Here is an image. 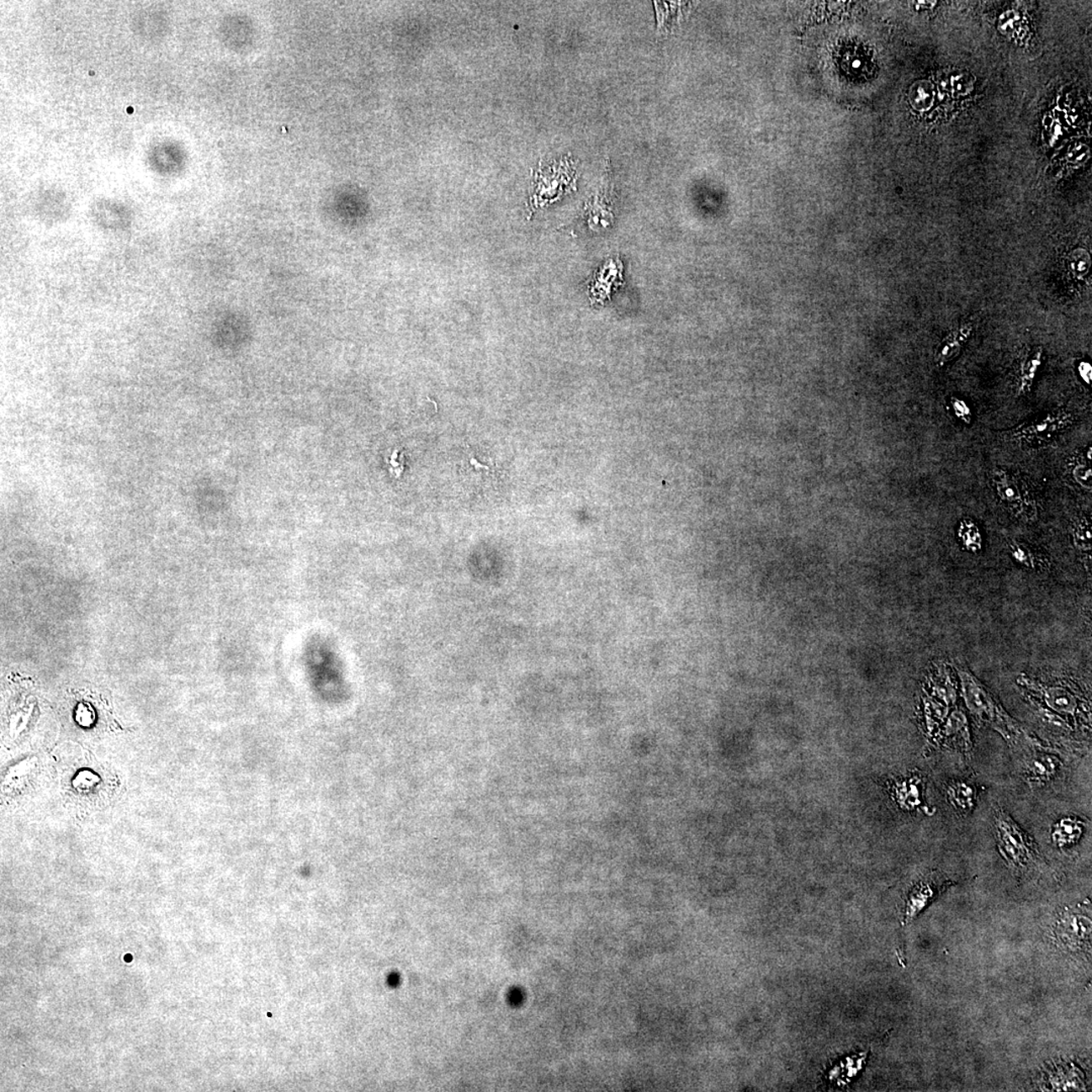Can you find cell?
Returning <instances> with one entry per match:
<instances>
[{"label":"cell","mask_w":1092,"mask_h":1092,"mask_svg":"<svg viewBox=\"0 0 1092 1092\" xmlns=\"http://www.w3.org/2000/svg\"><path fill=\"white\" fill-rule=\"evenodd\" d=\"M132 958H133V957H132L131 955H127L126 957H125V961H126V962H131V961H132Z\"/></svg>","instance_id":"cell-21"},{"label":"cell","mask_w":1092,"mask_h":1092,"mask_svg":"<svg viewBox=\"0 0 1092 1092\" xmlns=\"http://www.w3.org/2000/svg\"><path fill=\"white\" fill-rule=\"evenodd\" d=\"M1079 374L1086 384L1091 383L1092 368L1089 363H1081L1079 365Z\"/></svg>","instance_id":"cell-19"},{"label":"cell","mask_w":1092,"mask_h":1092,"mask_svg":"<svg viewBox=\"0 0 1092 1092\" xmlns=\"http://www.w3.org/2000/svg\"><path fill=\"white\" fill-rule=\"evenodd\" d=\"M574 174V169L568 162L565 164L564 162L549 168H540L539 172L535 175L534 192L531 197L533 209L553 203L560 195L568 192L569 188H573Z\"/></svg>","instance_id":"cell-4"},{"label":"cell","mask_w":1092,"mask_h":1092,"mask_svg":"<svg viewBox=\"0 0 1092 1092\" xmlns=\"http://www.w3.org/2000/svg\"><path fill=\"white\" fill-rule=\"evenodd\" d=\"M1042 697L1050 708L1060 714L1073 716L1079 710V703L1073 694L1058 687H1046L1041 691Z\"/></svg>","instance_id":"cell-14"},{"label":"cell","mask_w":1092,"mask_h":1092,"mask_svg":"<svg viewBox=\"0 0 1092 1092\" xmlns=\"http://www.w3.org/2000/svg\"><path fill=\"white\" fill-rule=\"evenodd\" d=\"M994 831L999 853L1010 868L1026 873L1040 866L1038 845L1000 806L994 810Z\"/></svg>","instance_id":"cell-1"},{"label":"cell","mask_w":1092,"mask_h":1092,"mask_svg":"<svg viewBox=\"0 0 1092 1092\" xmlns=\"http://www.w3.org/2000/svg\"><path fill=\"white\" fill-rule=\"evenodd\" d=\"M1085 831L1084 821L1075 816H1065L1053 825L1051 830L1052 843L1058 849L1070 848L1079 844Z\"/></svg>","instance_id":"cell-12"},{"label":"cell","mask_w":1092,"mask_h":1092,"mask_svg":"<svg viewBox=\"0 0 1092 1092\" xmlns=\"http://www.w3.org/2000/svg\"><path fill=\"white\" fill-rule=\"evenodd\" d=\"M1091 921L1087 916L1063 914L1057 923L1056 934L1062 943L1073 949L1089 939Z\"/></svg>","instance_id":"cell-9"},{"label":"cell","mask_w":1092,"mask_h":1092,"mask_svg":"<svg viewBox=\"0 0 1092 1092\" xmlns=\"http://www.w3.org/2000/svg\"><path fill=\"white\" fill-rule=\"evenodd\" d=\"M979 790L973 781L957 779L951 781L946 788V799L957 814L968 816L976 808Z\"/></svg>","instance_id":"cell-8"},{"label":"cell","mask_w":1092,"mask_h":1092,"mask_svg":"<svg viewBox=\"0 0 1092 1092\" xmlns=\"http://www.w3.org/2000/svg\"><path fill=\"white\" fill-rule=\"evenodd\" d=\"M965 702L977 718L998 730L1011 745L1026 736L1020 725L1005 713L988 691L968 673H961Z\"/></svg>","instance_id":"cell-2"},{"label":"cell","mask_w":1092,"mask_h":1092,"mask_svg":"<svg viewBox=\"0 0 1092 1092\" xmlns=\"http://www.w3.org/2000/svg\"><path fill=\"white\" fill-rule=\"evenodd\" d=\"M951 408L952 411H953L956 418L960 420L961 422H963L966 425H969L972 422L971 409L964 400L957 397L952 398Z\"/></svg>","instance_id":"cell-18"},{"label":"cell","mask_w":1092,"mask_h":1092,"mask_svg":"<svg viewBox=\"0 0 1092 1092\" xmlns=\"http://www.w3.org/2000/svg\"><path fill=\"white\" fill-rule=\"evenodd\" d=\"M951 884L934 872L915 884L905 900L904 920L909 923Z\"/></svg>","instance_id":"cell-7"},{"label":"cell","mask_w":1092,"mask_h":1092,"mask_svg":"<svg viewBox=\"0 0 1092 1092\" xmlns=\"http://www.w3.org/2000/svg\"><path fill=\"white\" fill-rule=\"evenodd\" d=\"M972 331H973V325L970 322L961 323L958 327L952 330L936 349L935 357L936 367H944L951 360L958 357L962 348L968 342Z\"/></svg>","instance_id":"cell-11"},{"label":"cell","mask_w":1092,"mask_h":1092,"mask_svg":"<svg viewBox=\"0 0 1092 1092\" xmlns=\"http://www.w3.org/2000/svg\"><path fill=\"white\" fill-rule=\"evenodd\" d=\"M1072 421H1073V416L1067 412L1065 409L1055 410L1043 416V417L1020 426V427L1011 431L1009 435L1010 438L1024 443L1048 442L1054 435L1065 429Z\"/></svg>","instance_id":"cell-6"},{"label":"cell","mask_w":1092,"mask_h":1092,"mask_svg":"<svg viewBox=\"0 0 1092 1092\" xmlns=\"http://www.w3.org/2000/svg\"><path fill=\"white\" fill-rule=\"evenodd\" d=\"M991 487L1001 504L1016 518L1034 520L1038 515L1030 485L1015 474L996 468L990 475Z\"/></svg>","instance_id":"cell-3"},{"label":"cell","mask_w":1092,"mask_h":1092,"mask_svg":"<svg viewBox=\"0 0 1092 1092\" xmlns=\"http://www.w3.org/2000/svg\"><path fill=\"white\" fill-rule=\"evenodd\" d=\"M1089 460L1081 458L1073 460L1071 463V474L1075 482L1085 489L1091 490L1092 473L1090 465L1087 464Z\"/></svg>","instance_id":"cell-16"},{"label":"cell","mask_w":1092,"mask_h":1092,"mask_svg":"<svg viewBox=\"0 0 1092 1092\" xmlns=\"http://www.w3.org/2000/svg\"><path fill=\"white\" fill-rule=\"evenodd\" d=\"M1061 767V761L1055 755L1041 754L1031 756L1026 761L1024 768V779L1031 788L1043 787L1056 777Z\"/></svg>","instance_id":"cell-10"},{"label":"cell","mask_w":1092,"mask_h":1092,"mask_svg":"<svg viewBox=\"0 0 1092 1092\" xmlns=\"http://www.w3.org/2000/svg\"><path fill=\"white\" fill-rule=\"evenodd\" d=\"M1042 357H1043V352L1040 347L1021 355L1018 372H1016V392L1019 395H1026L1031 392L1042 365Z\"/></svg>","instance_id":"cell-13"},{"label":"cell","mask_w":1092,"mask_h":1092,"mask_svg":"<svg viewBox=\"0 0 1092 1092\" xmlns=\"http://www.w3.org/2000/svg\"><path fill=\"white\" fill-rule=\"evenodd\" d=\"M1086 459H1087V460H1089V462H1090V459H1091V448H1089V450H1087V458H1086Z\"/></svg>","instance_id":"cell-20"},{"label":"cell","mask_w":1092,"mask_h":1092,"mask_svg":"<svg viewBox=\"0 0 1092 1092\" xmlns=\"http://www.w3.org/2000/svg\"><path fill=\"white\" fill-rule=\"evenodd\" d=\"M958 533L967 549L972 552H977L981 549L980 531L971 520L962 521Z\"/></svg>","instance_id":"cell-15"},{"label":"cell","mask_w":1092,"mask_h":1092,"mask_svg":"<svg viewBox=\"0 0 1092 1092\" xmlns=\"http://www.w3.org/2000/svg\"><path fill=\"white\" fill-rule=\"evenodd\" d=\"M889 793L893 803L905 813L934 814L926 804V781L920 773H910L895 778L889 783Z\"/></svg>","instance_id":"cell-5"},{"label":"cell","mask_w":1092,"mask_h":1092,"mask_svg":"<svg viewBox=\"0 0 1092 1092\" xmlns=\"http://www.w3.org/2000/svg\"><path fill=\"white\" fill-rule=\"evenodd\" d=\"M1075 545L1084 552L1090 550V526L1085 518L1079 519L1074 526Z\"/></svg>","instance_id":"cell-17"},{"label":"cell","mask_w":1092,"mask_h":1092,"mask_svg":"<svg viewBox=\"0 0 1092 1092\" xmlns=\"http://www.w3.org/2000/svg\"><path fill=\"white\" fill-rule=\"evenodd\" d=\"M853 66H854V67H859V66H860V62H859V61H856V62H854Z\"/></svg>","instance_id":"cell-22"}]
</instances>
